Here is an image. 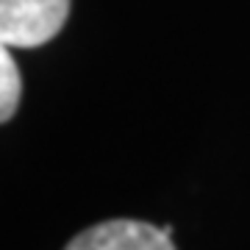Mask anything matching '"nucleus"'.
Listing matches in <instances>:
<instances>
[{
  "mask_svg": "<svg viewBox=\"0 0 250 250\" xmlns=\"http://www.w3.org/2000/svg\"><path fill=\"white\" fill-rule=\"evenodd\" d=\"M70 0H0V42L9 47H39L67 22Z\"/></svg>",
  "mask_w": 250,
  "mask_h": 250,
  "instance_id": "1",
  "label": "nucleus"
},
{
  "mask_svg": "<svg viewBox=\"0 0 250 250\" xmlns=\"http://www.w3.org/2000/svg\"><path fill=\"white\" fill-rule=\"evenodd\" d=\"M64 250H175L172 236L142 220H106L72 236Z\"/></svg>",
  "mask_w": 250,
  "mask_h": 250,
  "instance_id": "2",
  "label": "nucleus"
},
{
  "mask_svg": "<svg viewBox=\"0 0 250 250\" xmlns=\"http://www.w3.org/2000/svg\"><path fill=\"white\" fill-rule=\"evenodd\" d=\"M22 81L14 56L9 53V45L0 42V123H9L20 106Z\"/></svg>",
  "mask_w": 250,
  "mask_h": 250,
  "instance_id": "3",
  "label": "nucleus"
}]
</instances>
